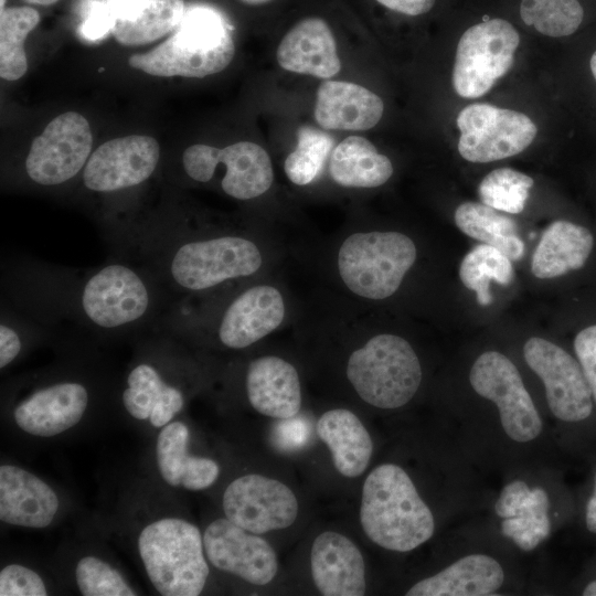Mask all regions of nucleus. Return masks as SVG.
<instances>
[{"mask_svg":"<svg viewBox=\"0 0 596 596\" xmlns=\"http://www.w3.org/2000/svg\"><path fill=\"white\" fill-rule=\"evenodd\" d=\"M184 13L183 0H125L116 11L111 33L123 45H143L175 29Z\"/></svg>","mask_w":596,"mask_h":596,"instance_id":"28","label":"nucleus"},{"mask_svg":"<svg viewBox=\"0 0 596 596\" xmlns=\"http://www.w3.org/2000/svg\"><path fill=\"white\" fill-rule=\"evenodd\" d=\"M333 138L311 126H301L297 132V147L284 163L287 178L297 185L315 181L321 173L332 146Z\"/></svg>","mask_w":596,"mask_h":596,"instance_id":"35","label":"nucleus"},{"mask_svg":"<svg viewBox=\"0 0 596 596\" xmlns=\"http://www.w3.org/2000/svg\"><path fill=\"white\" fill-rule=\"evenodd\" d=\"M246 4H253V6H256V4H263V3H266L270 0H240Z\"/></svg>","mask_w":596,"mask_h":596,"instance_id":"50","label":"nucleus"},{"mask_svg":"<svg viewBox=\"0 0 596 596\" xmlns=\"http://www.w3.org/2000/svg\"><path fill=\"white\" fill-rule=\"evenodd\" d=\"M22 1L30 4L51 6L57 2L58 0H22Z\"/></svg>","mask_w":596,"mask_h":596,"instance_id":"48","label":"nucleus"},{"mask_svg":"<svg viewBox=\"0 0 596 596\" xmlns=\"http://www.w3.org/2000/svg\"><path fill=\"white\" fill-rule=\"evenodd\" d=\"M285 313V301L277 288L252 286L225 306L215 324L216 338L225 348L245 349L276 330Z\"/></svg>","mask_w":596,"mask_h":596,"instance_id":"17","label":"nucleus"},{"mask_svg":"<svg viewBox=\"0 0 596 596\" xmlns=\"http://www.w3.org/2000/svg\"><path fill=\"white\" fill-rule=\"evenodd\" d=\"M317 434L330 449L333 465L342 476L354 478L364 472L373 443L354 413L345 408L323 413L317 422Z\"/></svg>","mask_w":596,"mask_h":596,"instance_id":"27","label":"nucleus"},{"mask_svg":"<svg viewBox=\"0 0 596 596\" xmlns=\"http://www.w3.org/2000/svg\"><path fill=\"white\" fill-rule=\"evenodd\" d=\"M383 111L381 97L359 84L324 81L317 89L313 115L321 128L368 130L380 121Z\"/></svg>","mask_w":596,"mask_h":596,"instance_id":"22","label":"nucleus"},{"mask_svg":"<svg viewBox=\"0 0 596 596\" xmlns=\"http://www.w3.org/2000/svg\"><path fill=\"white\" fill-rule=\"evenodd\" d=\"M58 499L36 476L17 466L0 467V519L24 526L45 528L54 519Z\"/></svg>","mask_w":596,"mask_h":596,"instance_id":"23","label":"nucleus"},{"mask_svg":"<svg viewBox=\"0 0 596 596\" xmlns=\"http://www.w3.org/2000/svg\"><path fill=\"white\" fill-rule=\"evenodd\" d=\"M246 393L259 414L274 418L296 416L301 407V389L295 366L288 361L265 355L248 364Z\"/></svg>","mask_w":596,"mask_h":596,"instance_id":"21","label":"nucleus"},{"mask_svg":"<svg viewBox=\"0 0 596 596\" xmlns=\"http://www.w3.org/2000/svg\"><path fill=\"white\" fill-rule=\"evenodd\" d=\"M4 4H6V0H1V3H0L1 11L4 10Z\"/></svg>","mask_w":596,"mask_h":596,"instance_id":"51","label":"nucleus"},{"mask_svg":"<svg viewBox=\"0 0 596 596\" xmlns=\"http://www.w3.org/2000/svg\"><path fill=\"white\" fill-rule=\"evenodd\" d=\"M391 160L364 137L349 136L331 153L329 173L344 188H376L393 174Z\"/></svg>","mask_w":596,"mask_h":596,"instance_id":"29","label":"nucleus"},{"mask_svg":"<svg viewBox=\"0 0 596 596\" xmlns=\"http://www.w3.org/2000/svg\"><path fill=\"white\" fill-rule=\"evenodd\" d=\"M184 173L199 183L210 182L217 166L225 167L221 188L236 200H251L264 194L273 184L274 172L267 151L251 141H240L224 148L192 145L182 153Z\"/></svg>","mask_w":596,"mask_h":596,"instance_id":"9","label":"nucleus"},{"mask_svg":"<svg viewBox=\"0 0 596 596\" xmlns=\"http://www.w3.org/2000/svg\"><path fill=\"white\" fill-rule=\"evenodd\" d=\"M533 179L512 168H499L489 172L479 183L478 194L482 203L501 212L518 214L524 210Z\"/></svg>","mask_w":596,"mask_h":596,"instance_id":"36","label":"nucleus"},{"mask_svg":"<svg viewBox=\"0 0 596 596\" xmlns=\"http://www.w3.org/2000/svg\"><path fill=\"white\" fill-rule=\"evenodd\" d=\"M159 160L160 146L150 136L110 139L92 152L82 171V182L94 193L121 192L146 182Z\"/></svg>","mask_w":596,"mask_h":596,"instance_id":"14","label":"nucleus"},{"mask_svg":"<svg viewBox=\"0 0 596 596\" xmlns=\"http://www.w3.org/2000/svg\"><path fill=\"white\" fill-rule=\"evenodd\" d=\"M360 522L372 542L396 552L418 547L435 530L430 509L405 470L394 464L380 465L366 477Z\"/></svg>","mask_w":596,"mask_h":596,"instance_id":"3","label":"nucleus"},{"mask_svg":"<svg viewBox=\"0 0 596 596\" xmlns=\"http://www.w3.org/2000/svg\"><path fill=\"white\" fill-rule=\"evenodd\" d=\"M39 12L28 6L0 12V76L6 81L21 78L28 70L24 41L39 24Z\"/></svg>","mask_w":596,"mask_h":596,"instance_id":"31","label":"nucleus"},{"mask_svg":"<svg viewBox=\"0 0 596 596\" xmlns=\"http://www.w3.org/2000/svg\"><path fill=\"white\" fill-rule=\"evenodd\" d=\"M504 581L501 565L491 556L470 554L439 573L414 584L407 596H486Z\"/></svg>","mask_w":596,"mask_h":596,"instance_id":"25","label":"nucleus"},{"mask_svg":"<svg viewBox=\"0 0 596 596\" xmlns=\"http://www.w3.org/2000/svg\"><path fill=\"white\" fill-rule=\"evenodd\" d=\"M583 595L584 596H596V581H592L585 586V588L583 590Z\"/></svg>","mask_w":596,"mask_h":596,"instance_id":"47","label":"nucleus"},{"mask_svg":"<svg viewBox=\"0 0 596 596\" xmlns=\"http://www.w3.org/2000/svg\"><path fill=\"white\" fill-rule=\"evenodd\" d=\"M469 381L477 394L497 405L501 425L510 438L526 443L540 435V414L517 366L504 354L497 351L480 354L471 366Z\"/></svg>","mask_w":596,"mask_h":596,"instance_id":"11","label":"nucleus"},{"mask_svg":"<svg viewBox=\"0 0 596 596\" xmlns=\"http://www.w3.org/2000/svg\"><path fill=\"white\" fill-rule=\"evenodd\" d=\"M347 376L365 403L393 409L414 397L422 382V366L408 341L381 333L351 353Z\"/></svg>","mask_w":596,"mask_h":596,"instance_id":"6","label":"nucleus"},{"mask_svg":"<svg viewBox=\"0 0 596 596\" xmlns=\"http://www.w3.org/2000/svg\"><path fill=\"white\" fill-rule=\"evenodd\" d=\"M310 435L309 425L302 418L296 416L281 418L273 428L272 439L274 445L286 451L302 448Z\"/></svg>","mask_w":596,"mask_h":596,"instance_id":"41","label":"nucleus"},{"mask_svg":"<svg viewBox=\"0 0 596 596\" xmlns=\"http://www.w3.org/2000/svg\"><path fill=\"white\" fill-rule=\"evenodd\" d=\"M114 20L115 17L107 3L104 6H98L83 24V35L92 41L97 40L105 35L108 31H111Z\"/></svg>","mask_w":596,"mask_h":596,"instance_id":"44","label":"nucleus"},{"mask_svg":"<svg viewBox=\"0 0 596 596\" xmlns=\"http://www.w3.org/2000/svg\"><path fill=\"white\" fill-rule=\"evenodd\" d=\"M520 17L543 35L564 38L578 30L584 9L579 0H521Z\"/></svg>","mask_w":596,"mask_h":596,"instance_id":"34","label":"nucleus"},{"mask_svg":"<svg viewBox=\"0 0 596 596\" xmlns=\"http://www.w3.org/2000/svg\"><path fill=\"white\" fill-rule=\"evenodd\" d=\"M4 289L10 306L42 328L107 336L157 329L178 305L146 269L117 255L84 272L20 263L6 276Z\"/></svg>","mask_w":596,"mask_h":596,"instance_id":"1","label":"nucleus"},{"mask_svg":"<svg viewBox=\"0 0 596 596\" xmlns=\"http://www.w3.org/2000/svg\"><path fill=\"white\" fill-rule=\"evenodd\" d=\"M126 383L121 396L126 411L137 419L149 418L155 427L166 426L183 407L181 390L168 383L160 371L148 362L132 368Z\"/></svg>","mask_w":596,"mask_h":596,"instance_id":"26","label":"nucleus"},{"mask_svg":"<svg viewBox=\"0 0 596 596\" xmlns=\"http://www.w3.org/2000/svg\"><path fill=\"white\" fill-rule=\"evenodd\" d=\"M311 574L324 596H362L365 594V564L358 546L347 536L324 531L311 547Z\"/></svg>","mask_w":596,"mask_h":596,"instance_id":"19","label":"nucleus"},{"mask_svg":"<svg viewBox=\"0 0 596 596\" xmlns=\"http://www.w3.org/2000/svg\"><path fill=\"white\" fill-rule=\"evenodd\" d=\"M189 428L174 422L167 424L160 432L156 455L162 478L173 487L181 486L182 475L189 458Z\"/></svg>","mask_w":596,"mask_h":596,"instance_id":"37","label":"nucleus"},{"mask_svg":"<svg viewBox=\"0 0 596 596\" xmlns=\"http://www.w3.org/2000/svg\"><path fill=\"white\" fill-rule=\"evenodd\" d=\"M416 256V246L405 234L358 232L342 242L338 252V270L351 292L381 300L398 289Z\"/></svg>","mask_w":596,"mask_h":596,"instance_id":"7","label":"nucleus"},{"mask_svg":"<svg viewBox=\"0 0 596 596\" xmlns=\"http://www.w3.org/2000/svg\"><path fill=\"white\" fill-rule=\"evenodd\" d=\"M235 45L223 17L198 7L184 13L174 33L153 50L132 54L128 64L149 75L202 78L232 62Z\"/></svg>","mask_w":596,"mask_h":596,"instance_id":"4","label":"nucleus"},{"mask_svg":"<svg viewBox=\"0 0 596 596\" xmlns=\"http://www.w3.org/2000/svg\"><path fill=\"white\" fill-rule=\"evenodd\" d=\"M585 523L589 532L596 533V472L594 477V489L586 504Z\"/></svg>","mask_w":596,"mask_h":596,"instance_id":"46","label":"nucleus"},{"mask_svg":"<svg viewBox=\"0 0 596 596\" xmlns=\"http://www.w3.org/2000/svg\"><path fill=\"white\" fill-rule=\"evenodd\" d=\"M595 246V235L589 227L556 220L541 236L532 257L531 272L540 279L582 272L590 263Z\"/></svg>","mask_w":596,"mask_h":596,"instance_id":"24","label":"nucleus"},{"mask_svg":"<svg viewBox=\"0 0 596 596\" xmlns=\"http://www.w3.org/2000/svg\"><path fill=\"white\" fill-rule=\"evenodd\" d=\"M46 594L42 578L34 571L19 564H11L1 570V596H45Z\"/></svg>","mask_w":596,"mask_h":596,"instance_id":"39","label":"nucleus"},{"mask_svg":"<svg viewBox=\"0 0 596 596\" xmlns=\"http://www.w3.org/2000/svg\"><path fill=\"white\" fill-rule=\"evenodd\" d=\"M512 260L493 246L481 244L467 253L459 266V277L465 287L476 292L480 306L492 302L490 281L502 286L513 279Z\"/></svg>","mask_w":596,"mask_h":596,"instance_id":"32","label":"nucleus"},{"mask_svg":"<svg viewBox=\"0 0 596 596\" xmlns=\"http://www.w3.org/2000/svg\"><path fill=\"white\" fill-rule=\"evenodd\" d=\"M219 465L209 458L190 455L181 479V486L189 490L210 487L219 477Z\"/></svg>","mask_w":596,"mask_h":596,"instance_id":"42","label":"nucleus"},{"mask_svg":"<svg viewBox=\"0 0 596 596\" xmlns=\"http://www.w3.org/2000/svg\"><path fill=\"white\" fill-rule=\"evenodd\" d=\"M76 583L84 596H134L136 593L118 571L95 556L79 560Z\"/></svg>","mask_w":596,"mask_h":596,"instance_id":"38","label":"nucleus"},{"mask_svg":"<svg viewBox=\"0 0 596 596\" xmlns=\"http://www.w3.org/2000/svg\"><path fill=\"white\" fill-rule=\"evenodd\" d=\"M530 369L542 380L552 414L567 423L588 418L594 411L590 386L576 356L562 347L538 337L523 347Z\"/></svg>","mask_w":596,"mask_h":596,"instance_id":"13","label":"nucleus"},{"mask_svg":"<svg viewBox=\"0 0 596 596\" xmlns=\"http://www.w3.org/2000/svg\"><path fill=\"white\" fill-rule=\"evenodd\" d=\"M455 223L464 234L496 247L511 260H519L524 254L517 222L482 202H464L458 205Z\"/></svg>","mask_w":596,"mask_h":596,"instance_id":"30","label":"nucleus"},{"mask_svg":"<svg viewBox=\"0 0 596 596\" xmlns=\"http://www.w3.org/2000/svg\"><path fill=\"white\" fill-rule=\"evenodd\" d=\"M381 6L411 17L425 14L432 10L436 0H375Z\"/></svg>","mask_w":596,"mask_h":596,"instance_id":"45","label":"nucleus"},{"mask_svg":"<svg viewBox=\"0 0 596 596\" xmlns=\"http://www.w3.org/2000/svg\"><path fill=\"white\" fill-rule=\"evenodd\" d=\"M276 58L286 71L318 78H330L341 68L330 26L315 17L299 21L285 34Z\"/></svg>","mask_w":596,"mask_h":596,"instance_id":"20","label":"nucleus"},{"mask_svg":"<svg viewBox=\"0 0 596 596\" xmlns=\"http://www.w3.org/2000/svg\"><path fill=\"white\" fill-rule=\"evenodd\" d=\"M520 44L517 29L504 19H488L467 29L458 41L453 86L464 98L488 93L511 68Z\"/></svg>","mask_w":596,"mask_h":596,"instance_id":"8","label":"nucleus"},{"mask_svg":"<svg viewBox=\"0 0 596 596\" xmlns=\"http://www.w3.org/2000/svg\"><path fill=\"white\" fill-rule=\"evenodd\" d=\"M547 511L546 491L541 487L530 489L517 515L503 519L501 533L510 538L523 551H532L550 534L551 523Z\"/></svg>","mask_w":596,"mask_h":596,"instance_id":"33","label":"nucleus"},{"mask_svg":"<svg viewBox=\"0 0 596 596\" xmlns=\"http://www.w3.org/2000/svg\"><path fill=\"white\" fill-rule=\"evenodd\" d=\"M114 255L146 269L178 302L253 276L263 265L259 247L236 234H191L173 223L128 225L109 237Z\"/></svg>","mask_w":596,"mask_h":596,"instance_id":"2","label":"nucleus"},{"mask_svg":"<svg viewBox=\"0 0 596 596\" xmlns=\"http://www.w3.org/2000/svg\"><path fill=\"white\" fill-rule=\"evenodd\" d=\"M573 349L596 404V321H588L576 331Z\"/></svg>","mask_w":596,"mask_h":596,"instance_id":"40","label":"nucleus"},{"mask_svg":"<svg viewBox=\"0 0 596 596\" xmlns=\"http://www.w3.org/2000/svg\"><path fill=\"white\" fill-rule=\"evenodd\" d=\"M529 491V486L522 480H514L508 483L502 489L494 504L496 513L502 519L515 517L521 502Z\"/></svg>","mask_w":596,"mask_h":596,"instance_id":"43","label":"nucleus"},{"mask_svg":"<svg viewBox=\"0 0 596 596\" xmlns=\"http://www.w3.org/2000/svg\"><path fill=\"white\" fill-rule=\"evenodd\" d=\"M458 151L470 162L487 163L515 156L534 140L538 128L526 115L489 104H470L456 119Z\"/></svg>","mask_w":596,"mask_h":596,"instance_id":"10","label":"nucleus"},{"mask_svg":"<svg viewBox=\"0 0 596 596\" xmlns=\"http://www.w3.org/2000/svg\"><path fill=\"white\" fill-rule=\"evenodd\" d=\"M589 68L590 73L596 82V50L593 52V54L589 57Z\"/></svg>","mask_w":596,"mask_h":596,"instance_id":"49","label":"nucleus"},{"mask_svg":"<svg viewBox=\"0 0 596 596\" xmlns=\"http://www.w3.org/2000/svg\"><path fill=\"white\" fill-rule=\"evenodd\" d=\"M92 147L87 119L76 111L63 113L32 141L24 172L32 183L41 187L67 183L83 171Z\"/></svg>","mask_w":596,"mask_h":596,"instance_id":"12","label":"nucleus"},{"mask_svg":"<svg viewBox=\"0 0 596 596\" xmlns=\"http://www.w3.org/2000/svg\"><path fill=\"white\" fill-rule=\"evenodd\" d=\"M228 520L255 534L290 526L298 514V501L285 483L251 473L232 481L223 494Z\"/></svg>","mask_w":596,"mask_h":596,"instance_id":"15","label":"nucleus"},{"mask_svg":"<svg viewBox=\"0 0 596 596\" xmlns=\"http://www.w3.org/2000/svg\"><path fill=\"white\" fill-rule=\"evenodd\" d=\"M203 545L212 565L248 583L266 585L277 574V555L272 545L227 518L209 524Z\"/></svg>","mask_w":596,"mask_h":596,"instance_id":"16","label":"nucleus"},{"mask_svg":"<svg viewBox=\"0 0 596 596\" xmlns=\"http://www.w3.org/2000/svg\"><path fill=\"white\" fill-rule=\"evenodd\" d=\"M88 400L84 384L62 381L34 391L15 407L13 416L24 432L50 437L77 424Z\"/></svg>","mask_w":596,"mask_h":596,"instance_id":"18","label":"nucleus"},{"mask_svg":"<svg viewBox=\"0 0 596 596\" xmlns=\"http://www.w3.org/2000/svg\"><path fill=\"white\" fill-rule=\"evenodd\" d=\"M203 539L192 523L166 518L147 525L138 539L146 572L164 596H196L203 590L209 566Z\"/></svg>","mask_w":596,"mask_h":596,"instance_id":"5","label":"nucleus"}]
</instances>
